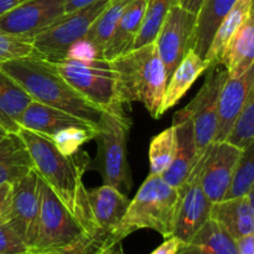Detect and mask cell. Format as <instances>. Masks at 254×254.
<instances>
[{"label":"cell","mask_w":254,"mask_h":254,"mask_svg":"<svg viewBox=\"0 0 254 254\" xmlns=\"http://www.w3.org/2000/svg\"><path fill=\"white\" fill-rule=\"evenodd\" d=\"M40 216L39 175L34 170L12 183L11 207L7 225L32 250L36 241Z\"/></svg>","instance_id":"12"},{"label":"cell","mask_w":254,"mask_h":254,"mask_svg":"<svg viewBox=\"0 0 254 254\" xmlns=\"http://www.w3.org/2000/svg\"><path fill=\"white\" fill-rule=\"evenodd\" d=\"M130 1L131 0H111L84 35L83 39L93 44L102 57L124 9Z\"/></svg>","instance_id":"28"},{"label":"cell","mask_w":254,"mask_h":254,"mask_svg":"<svg viewBox=\"0 0 254 254\" xmlns=\"http://www.w3.org/2000/svg\"><path fill=\"white\" fill-rule=\"evenodd\" d=\"M0 69L15 79L34 101L72 114L94 128L101 122L103 109L69 86L52 62L32 54L0 64Z\"/></svg>","instance_id":"2"},{"label":"cell","mask_w":254,"mask_h":254,"mask_svg":"<svg viewBox=\"0 0 254 254\" xmlns=\"http://www.w3.org/2000/svg\"><path fill=\"white\" fill-rule=\"evenodd\" d=\"M103 59L98 50L93 44L87 41L86 39H79L74 41L71 46L67 49L64 60H73L79 62H92L94 60Z\"/></svg>","instance_id":"37"},{"label":"cell","mask_w":254,"mask_h":254,"mask_svg":"<svg viewBox=\"0 0 254 254\" xmlns=\"http://www.w3.org/2000/svg\"><path fill=\"white\" fill-rule=\"evenodd\" d=\"M57 71L87 101L101 109L119 104L117 101V74L104 59L92 62L64 60L55 64Z\"/></svg>","instance_id":"8"},{"label":"cell","mask_w":254,"mask_h":254,"mask_svg":"<svg viewBox=\"0 0 254 254\" xmlns=\"http://www.w3.org/2000/svg\"><path fill=\"white\" fill-rule=\"evenodd\" d=\"M210 218L215 220L233 240L254 233L253 190L242 197L212 203Z\"/></svg>","instance_id":"17"},{"label":"cell","mask_w":254,"mask_h":254,"mask_svg":"<svg viewBox=\"0 0 254 254\" xmlns=\"http://www.w3.org/2000/svg\"><path fill=\"white\" fill-rule=\"evenodd\" d=\"M130 121L127 118L122 104L104 109L101 122L96 127L99 145L102 175L104 184L121 191L130 190V173L127 159V140Z\"/></svg>","instance_id":"5"},{"label":"cell","mask_w":254,"mask_h":254,"mask_svg":"<svg viewBox=\"0 0 254 254\" xmlns=\"http://www.w3.org/2000/svg\"><path fill=\"white\" fill-rule=\"evenodd\" d=\"M202 2L203 0H176V4H178L179 6L188 10V11L193 12V14L196 15H197V12L200 11Z\"/></svg>","instance_id":"42"},{"label":"cell","mask_w":254,"mask_h":254,"mask_svg":"<svg viewBox=\"0 0 254 254\" xmlns=\"http://www.w3.org/2000/svg\"><path fill=\"white\" fill-rule=\"evenodd\" d=\"M203 159H205V153L198 159L189 178L179 189L180 202L176 213L173 236L180 240L181 243L188 242L202 227L203 223L210 220L212 202L208 200L200 184Z\"/></svg>","instance_id":"11"},{"label":"cell","mask_w":254,"mask_h":254,"mask_svg":"<svg viewBox=\"0 0 254 254\" xmlns=\"http://www.w3.org/2000/svg\"><path fill=\"white\" fill-rule=\"evenodd\" d=\"M26 0H0V16Z\"/></svg>","instance_id":"43"},{"label":"cell","mask_w":254,"mask_h":254,"mask_svg":"<svg viewBox=\"0 0 254 254\" xmlns=\"http://www.w3.org/2000/svg\"><path fill=\"white\" fill-rule=\"evenodd\" d=\"M31 102V96L0 69V127L7 133H17L20 117Z\"/></svg>","instance_id":"24"},{"label":"cell","mask_w":254,"mask_h":254,"mask_svg":"<svg viewBox=\"0 0 254 254\" xmlns=\"http://www.w3.org/2000/svg\"><path fill=\"white\" fill-rule=\"evenodd\" d=\"M237 0H203L196 15V26L192 39V50L205 59L218 25Z\"/></svg>","instance_id":"26"},{"label":"cell","mask_w":254,"mask_h":254,"mask_svg":"<svg viewBox=\"0 0 254 254\" xmlns=\"http://www.w3.org/2000/svg\"><path fill=\"white\" fill-rule=\"evenodd\" d=\"M99 254H123V252H122L121 242L117 243V245H114V246H112V247L107 248V250H104L103 252H101Z\"/></svg>","instance_id":"44"},{"label":"cell","mask_w":254,"mask_h":254,"mask_svg":"<svg viewBox=\"0 0 254 254\" xmlns=\"http://www.w3.org/2000/svg\"><path fill=\"white\" fill-rule=\"evenodd\" d=\"M113 235L99 230L93 233H86L72 245L59 250L47 251V252H32L30 254H99L107 248L117 245Z\"/></svg>","instance_id":"33"},{"label":"cell","mask_w":254,"mask_h":254,"mask_svg":"<svg viewBox=\"0 0 254 254\" xmlns=\"http://www.w3.org/2000/svg\"><path fill=\"white\" fill-rule=\"evenodd\" d=\"M31 250L7 223H0V254H30Z\"/></svg>","instance_id":"36"},{"label":"cell","mask_w":254,"mask_h":254,"mask_svg":"<svg viewBox=\"0 0 254 254\" xmlns=\"http://www.w3.org/2000/svg\"><path fill=\"white\" fill-rule=\"evenodd\" d=\"M196 26V14L174 4L169 10L155 39L159 56L165 67L168 78L192 49L193 32Z\"/></svg>","instance_id":"10"},{"label":"cell","mask_w":254,"mask_h":254,"mask_svg":"<svg viewBox=\"0 0 254 254\" xmlns=\"http://www.w3.org/2000/svg\"><path fill=\"white\" fill-rule=\"evenodd\" d=\"M253 14V0H237L218 25L205 59L211 66H218L242 25Z\"/></svg>","instance_id":"21"},{"label":"cell","mask_w":254,"mask_h":254,"mask_svg":"<svg viewBox=\"0 0 254 254\" xmlns=\"http://www.w3.org/2000/svg\"><path fill=\"white\" fill-rule=\"evenodd\" d=\"M231 78L240 77L254 66V20L253 14L236 34L222 60Z\"/></svg>","instance_id":"27"},{"label":"cell","mask_w":254,"mask_h":254,"mask_svg":"<svg viewBox=\"0 0 254 254\" xmlns=\"http://www.w3.org/2000/svg\"><path fill=\"white\" fill-rule=\"evenodd\" d=\"M241 153L226 141L212 143L205 151L200 184L212 203L222 201Z\"/></svg>","instance_id":"14"},{"label":"cell","mask_w":254,"mask_h":254,"mask_svg":"<svg viewBox=\"0 0 254 254\" xmlns=\"http://www.w3.org/2000/svg\"><path fill=\"white\" fill-rule=\"evenodd\" d=\"M109 62L117 74L118 103L140 102L154 119L160 118L169 78L155 42L130 50Z\"/></svg>","instance_id":"3"},{"label":"cell","mask_w":254,"mask_h":254,"mask_svg":"<svg viewBox=\"0 0 254 254\" xmlns=\"http://www.w3.org/2000/svg\"><path fill=\"white\" fill-rule=\"evenodd\" d=\"M92 220L98 230L112 233L126 215L130 200L111 185L87 190Z\"/></svg>","instance_id":"18"},{"label":"cell","mask_w":254,"mask_h":254,"mask_svg":"<svg viewBox=\"0 0 254 254\" xmlns=\"http://www.w3.org/2000/svg\"><path fill=\"white\" fill-rule=\"evenodd\" d=\"M176 0H148L140 30L136 35L131 50L139 49L155 41L156 35Z\"/></svg>","instance_id":"29"},{"label":"cell","mask_w":254,"mask_h":254,"mask_svg":"<svg viewBox=\"0 0 254 254\" xmlns=\"http://www.w3.org/2000/svg\"><path fill=\"white\" fill-rule=\"evenodd\" d=\"M179 202V189L165 183L160 175L149 174L135 197L129 202L126 215L112 232L114 240L121 242L130 233L144 228L156 231L164 238L171 237Z\"/></svg>","instance_id":"4"},{"label":"cell","mask_w":254,"mask_h":254,"mask_svg":"<svg viewBox=\"0 0 254 254\" xmlns=\"http://www.w3.org/2000/svg\"><path fill=\"white\" fill-rule=\"evenodd\" d=\"M6 133H7V131L5 130L4 128H1V127H0V140H1V139L4 138L5 135H6Z\"/></svg>","instance_id":"45"},{"label":"cell","mask_w":254,"mask_h":254,"mask_svg":"<svg viewBox=\"0 0 254 254\" xmlns=\"http://www.w3.org/2000/svg\"><path fill=\"white\" fill-rule=\"evenodd\" d=\"M148 0H131L124 9L106 49L103 59L112 61L116 57L130 51L136 35L140 30Z\"/></svg>","instance_id":"22"},{"label":"cell","mask_w":254,"mask_h":254,"mask_svg":"<svg viewBox=\"0 0 254 254\" xmlns=\"http://www.w3.org/2000/svg\"><path fill=\"white\" fill-rule=\"evenodd\" d=\"M181 242L176 237L171 236V237L166 238L164 243H161L155 251H153L150 254H178L179 248H180Z\"/></svg>","instance_id":"39"},{"label":"cell","mask_w":254,"mask_h":254,"mask_svg":"<svg viewBox=\"0 0 254 254\" xmlns=\"http://www.w3.org/2000/svg\"><path fill=\"white\" fill-rule=\"evenodd\" d=\"M173 126L176 133V150L173 163L161 174V179L175 189H180L198 161L193 135L192 119L188 107L176 112Z\"/></svg>","instance_id":"15"},{"label":"cell","mask_w":254,"mask_h":254,"mask_svg":"<svg viewBox=\"0 0 254 254\" xmlns=\"http://www.w3.org/2000/svg\"><path fill=\"white\" fill-rule=\"evenodd\" d=\"M34 170L24 140L17 133H6L0 140V185L12 184Z\"/></svg>","instance_id":"23"},{"label":"cell","mask_w":254,"mask_h":254,"mask_svg":"<svg viewBox=\"0 0 254 254\" xmlns=\"http://www.w3.org/2000/svg\"><path fill=\"white\" fill-rule=\"evenodd\" d=\"M111 0H99L61 17L32 39L34 54L57 64L64 60L67 49L79 39H83L92 22L98 17Z\"/></svg>","instance_id":"7"},{"label":"cell","mask_w":254,"mask_h":254,"mask_svg":"<svg viewBox=\"0 0 254 254\" xmlns=\"http://www.w3.org/2000/svg\"><path fill=\"white\" fill-rule=\"evenodd\" d=\"M66 0H26L0 16V31L32 40L64 14Z\"/></svg>","instance_id":"13"},{"label":"cell","mask_w":254,"mask_h":254,"mask_svg":"<svg viewBox=\"0 0 254 254\" xmlns=\"http://www.w3.org/2000/svg\"><path fill=\"white\" fill-rule=\"evenodd\" d=\"M96 138V128H72L64 129L52 136V141L57 150L66 156H72L78 151L79 146Z\"/></svg>","instance_id":"34"},{"label":"cell","mask_w":254,"mask_h":254,"mask_svg":"<svg viewBox=\"0 0 254 254\" xmlns=\"http://www.w3.org/2000/svg\"><path fill=\"white\" fill-rule=\"evenodd\" d=\"M12 184L0 185V223H6L11 207Z\"/></svg>","instance_id":"38"},{"label":"cell","mask_w":254,"mask_h":254,"mask_svg":"<svg viewBox=\"0 0 254 254\" xmlns=\"http://www.w3.org/2000/svg\"><path fill=\"white\" fill-rule=\"evenodd\" d=\"M254 91V66L240 77L227 79L218 94L217 121L213 143L223 141L242 111L248 96Z\"/></svg>","instance_id":"16"},{"label":"cell","mask_w":254,"mask_h":254,"mask_svg":"<svg viewBox=\"0 0 254 254\" xmlns=\"http://www.w3.org/2000/svg\"><path fill=\"white\" fill-rule=\"evenodd\" d=\"M254 136V91L248 96L242 111L236 118L232 128L223 141L240 150H245L253 144Z\"/></svg>","instance_id":"32"},{"label":"cell","mask_w":254,"mask_h":254,"mask_svg":"<svg viewBox=\"0 0 254 254\" xmlns=\"http://www.w3.org/2000/svg\"><path fill=\"white\" fill-rule=\"evenodd\" d=\"M237 254H254V233L235 240Z\"/></svg>","instance_id":"40"},{"label":"cell","mask_w":254,"mask_h":254,"mask_svg":"<svg viewBox=\"0 0 254 254\" xmlns=\"http://www.w3.org/2000/svg\"><path fill=\"white\" fill-rule=\"evenodd\" d=\"M208 67L210 64L206 60L201 59L192 49L189 50L173 74L169 77L161 102L160 117L181 101V98L195 83L196 79L203 72L207 71Z\"/></svg>","instance_id":"20"},{"label":"cell","mask_w":254,"mask_h":254,"mask_svg":"<svg viewBox=\"0 0 254 254\" xmlns=\"http://www.w3.org/2000/svg\"><path fill=\"white\" fill-rule=\"evenodd\" d=\"M207 69L208 73L202 87L195 98L186 106L192 119L198 158H201L208 146L213 143L217 121L218 94L228 77L227 69L222 64L211 66Z\"/></svg>","instance_id":"9"},{"label":"cell","mask_w":254,"mask_h":254,"mask_svg":"<svg viewBox=\"0 0 254 254\" xmlns=\"http://www.w3.org/2000/svg\"><path fill=\"white\" fill-rule=\"evenodd\" d=\"M19 126L20 128L30 129L32 131L50 136V138H52L60 130L72 128V127L86 129L94 128L89 123L72 116V114L42 104L34 99L25 109L22 116L20 117Z\"/></svg>","instance_id":"19"},{"label":"cell","mask_w":254,"mask_h":254,"mask_svg":"<svg viewBox=\"0 0 254 254\" xmlns=\"http://www.w3.org/2000/svg\"><path fill=\"white\" fill-rule=\"evenodd\" d=\"M34 54L32 40L0 31V64Z\"/></svg>","instance_id":"35"},{"label":"cell","mask_w":254,"mask_h":254,"mask_svg":"<svg viewBox=\"0 0 254 254\" xmlns=\"http://www.w3.org/2000/svg\"><path fill=\"white\" fill-rule=\"evenodd\" d=\"M17 134L29 150L37 175L59 196L83 230L87 233L99 231L92 220L86 186L82 181L84 165L73 155L60 153L50 136L26 128H20Z\"/></svg>","instance_id":"1"},{"label":"cell","mask_w":254,"mask_h":254,"mask_svg":"<svg viewBox=\"0 0 254 254\" xmlns=\"http://www.w3.org/2000/svg\"><path fill=\"white\" fill-rule=\"evenodd\" d=\"M254 183V145L242 150L232 173L230 185L222 200L242 197L253 190Z\"/></svg>","instance_id":"30"},{"label":"cell","mask_w":254,"mask_h":254,"mask_svg":"<svg viewBox=\"0 0 254 254\" xmlns=\"http://www.w3.org/2000/svg\"><path fill=\"white\" fill-rule=\"evenodd\" d=\"M178 254H237V248L235 240L210 218L188 242L181 243Z\"/></svg>","instance_id":"25"},{"label":"cell","mask_w":254,"mask_h":254,"mask_svg":"<svg viewBox=\"0 0 254 254\" xmlns=\"http://www.w3.org/2000/svg\"><path fill=\"white\" fill-rule=\"evenodd\" d=\"M40 216L32 252H47L72 245L86 235L77 218L39 176Z\"/></svg>","instance_id":"6"},{"label":"cell","mask_w":254,"mask_h":254,"mask_svg":"<svg viewBox=\"0 0 254 254\" xmlns=\"http://www.w3.org/2000/svg\"><path fill=\"white\" fill-rule=\"evenodd\" d=\"M176 150L175 127L165 129L154 136L149 146V161H150V174L161 175L173 163Z\"/></svg>","instance_id":"31"},{"label":"cell","mask_w":254,"mask_h":254,"mask_svg":"<svg viewBox=\"0 0 254 254\" xmlns=\"http://www.w3.org/2000/svg\"><path fill=\"white\" fill-rule=\"evenodd\" d=\"M96 1H99V0H66L64 1V12L76 11V10L82 9V7L93 4Z\"/></svg>","instance_id":"41"}]
</instances>
